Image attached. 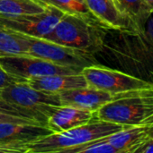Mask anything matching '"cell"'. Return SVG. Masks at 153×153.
Returning a JSON list of instances; mask_svg holds the SVG:
<instances>
[{
    "label": "cell",
    "instance_id": "obj_1",
    "mask_svg": "<svg viewBox=\"0 0 153 153\" xmlns=\"http://www.w3.org/2000/svg\"><path fill=\"white\" fill-rule=\"evenodd\" d=\"M124 72L153 83V13L136 32L121 33L106 43Z\"/></svg>",
    "mask_w": 153,
    "mask_h": 153
},
{
    "label": "cell",
    "instance_id": "obj_2",
    "mask_svg": "<svg viewBox=\"0 0 153 153\" xmlns=\"http://www.w3.org/2000/svg\"><path fill=\"white\" fill-rule=\"evenodd\" d=\"M107 30L95 21L64 13L42 39L95 56L105 49Z\"/></svg>",
    "mask_w": 153,
    "mask_h": 153
},
{
    "label": "cell",
    "instance_id": "obj_3",
    "mask_svg": "<svg viewBox=\"0 0 153 153\" xmlns=\"http://www.w3.org/2000/svg\"><path fill=\"white\" fill-rule=\"evenodd\" d=\"M129 126H124L100 119L61 133H52L26 144L27 153L65 152L88 142L107 137Z\"/></svg>",
    "mask_w": 153,
    "mask_h": 153
},
{
    "label": "cell",
    "instance_id": "obj_4",
    "mask_svg": "<svg viewBox=\"0 0 153 153\" xmlns=\"http://www.w3.org/2000/svg\"><path fill=\"white\" fill-rule=\"evenodd\" d=\"M97 119L124 126H153V88L124 93L96 112Z\"/></svg>",
    "mask_w": 153,
    "mask_h": 153
},
{
    "label": "cell",
    "instance_id": "obj_5",
    "mask_svg": "<svg viewBox=\"0 0 153 153\" xmlns=\"http://www.w3.org/2000/svg\"><path fill=\"white\" fill-rule=\"evenodd\" d=\"M27 42L28 55L39 57L58 65L70 67L78 71L98 65L94 55L66 47L42 38L31 37L20 33Z\"/></svg>",
    "mask_w": 153,
    "mask_h": 153
},
{
    "label": "cell",
    "instance_id": "obj_6",
    "mask_svg": "<svg viewBox=\"0 0 153 153\" xmlns=\"http://www.w3.org/2000/svg\"><path fill=\"white\" fill-rule=\"evenodd\" d=\"M87 85L93 88L119 95L135 90L153 88V83L124 71L111 69L99 64L82 69Z\"/></svg>",
    "mask_w": 153,
    "mask_h": 153
},
{
    "label": "cell",
    "instance_id": "obj_7",
    "mask_svg": "<svg viewBox=\"0 0 153 153\" xmlns=\"http://www.w3.org/2000/svg\"><path fill=\"white\" fill-rule=\"evenodd\" d=\"M0 98L13 105L37 111L47 118L62 106L59 93L36 90L27 82L14 83L1 89Z\"/></svg>",
    "mask_w": 153,
    "mask_h": 153
},
{
    "label": "cell",
    "instance_id": "obj_8",
    "mask_svg": "<svg viewBox=\"0 0 153 153\" xmlns=\"http://www.w3.org/2000/svg\"><path fill=\"white\" fill-rule=\"evenodd\" d=\"M64 13L52 5H46L41 13L29 14H0V25L27 36L43 38L52 30Z\"/></svg>",
    "mask_w": 153,
    "mask_h": 153
},
{
    "label": "cell",
    "instance_id": "obj_9",
    "mask_svg": "<svg viewBox=\"0 0 153 153\" xmlns=\"http://www.w3.org/2000/svg\"><path fill=\"white\" fill-rule=\"evenodd\" d=\"M0 65L11 75L29 80L32 78L53 75L72 74L81 71L55 65L44 59L29 55H14L0 57Z\"/></svg>",
    "mask_w": 153,
    "mask_h": 153
},
{
    "label": "cell",
    "instance_id": "obj_10",
    "mask_svg": "<svg viewBox=\"0 0 153 153\" xmlns=\"http://www.w3.org/2000/svg\"><path fill=\"white\" fill-rule=\"evenodd\" d=\"M84 2L98 23L106 30L121 33L137 31L133 22L121 10L115 0H84Z\"/></svg>",
    "mask_w": 153,
    "mask_h": 153
},
{
    "label": "cell",
    "instance_id": "obj_11",
    "mask_svg": "<svg viewBox=\"0 0 153 153\" xmlns=\"http://www.w3.org/2000/svg\"><path fill=\"white\" fill-rule=\"evenodd\" d=\"M124 93L113 95L109 92L93 88L91 86H87L64 91L60 92L59 95L62 106H71L87 109L92 112H96L104 105L122 97Z\"/></svg>",
    "mask_w": 153,
    "mask_h": 153
},
{
    "label": "cell",
    "instance_id": "obj_12",
    "mask_svg": "<svg viewBox=\"0 0 153 153\" xmlns=\"http://www.w3.org/2000/svg\"><path fill=\"white\" fill-rule=\"evenodd\" d=\"M50 134H52L51 130L45 126L0 123V145L24 148L27 153V143Z\"/></svg>",
    "mask_w": 153,
    "mask_h": 153
},
{
    "label": "cell",
    "instance_id": "obj_13",
    "mask_svg": "<svg viewBox=\"0 0 153 153\" xmlns=\"http://www.w3.org/2000/svg\"><path fill=\"white\" fill-rule=\"evenodd\" d=\"M97 118L96 112L71 106H60L48 118L47 126L52 133H61Z\"/></svg>",
    "mask_w": 153,
    "mask_h": 153
},
{
    "label": "cell",
    "instance_id": "obj_14",
    "mask_svg": "<svg viewBox=\"0 0 153 153\" xmlns=\"http://www.w3.org/2000/svg\"><path fill=\"white\" fill-rule=\"evenodd\" d=\"M152 136L153 126H133L107 136V140L118 153H137Z\"/></svg>",
    "mask_w": 153,
    "mask_h": 153
},
{
    "label": "cell",
    "instance_id": "obj_15",
    "mask_svg": "<svg viewBox=\"0 0 153 153\" xmlns=\"http://www.w3.org/2000/svg\"><path fill=\"white\" fill-rule=\"evenodd\" d=\"M27 83L36 90L55 93L88 86L82 73L72 74H53L36 77L29 79Z\"/></svg>",
    "mask_w": 153,
    "mask_h": 153
},
{
    "label": "cell",
    "instance_id": "obj_16",
    "mask_svg": "<svg viewBox=\"0 0 153 153\" xmlns=\"http://www.w3.org/2000/svg\"><path fill=\"white\" fill-rule=\"evenodd\" d=\"M14 55H28L27 42L19 32L0 25V57Z\"/></svg>",
    "mask_w": 153,
    "mask_h": 153
},
{
    "label": "cell",
    "instance_id": "obj_17",
    "mask_svg": "<svg viewBox=\"0 0 153 153\" xmlns=\"http://www.w3.org/2000/svg\"><path fill=\"white\" fill-rule=\"evenodd\" d=\"M115 2L130 18L137 30L144 25L152 13L144 0H115Z\"/></svg>",
    "mask_w": 153,
    "mask_h": 153
},
{
    "label": "cell",
    "instance_id": "obj_18",
    "mask_svg": "<svg viewBox=\"0 0 153 153\" xmlns=\"http://www.w3.org/2000/svg\"><path fill=\"white\" fill-rule=\"evenodd\" d=\"M45 7L37 0H0V14L5 15L38 13Z\"/></svg>",
    "mask_w": 153,
    "mask_h": 153
},
{
    "label": "cell",
    "instance_id": "obj_19",
    "mask_svg": "<svg viewBox=\"0 0 153 153\" xmlns=\"http://www.w3.org/2000/svg\"><path fill=\"white\" fill-rule=\"evenodd\" d=\"M45 5H52L64 13L79 15L98 23L96 18L87 9L84 0H37ZM99 24V23H98Z\"/></svg>",
    "mask_w": 153,
    "mask_h": 153
},
{
    "label": "cell",
    "instance_id": "obj_20",
    "mask_svg": "<svg viewBox=\"0 0 153 153\" xmlns=\"http://www.w3.org/2000/svg\"><path fill=\"white\" fill-rule=\"evenodd\" d=\"M0 113L34 120L47 126L48 118L42 114L34 110H31V109L17 106V105H13L9 103L8 101L3 100L2 98H0Z\"/></svg>",
    "mask_w": 153,
    "mask_h": 153
},
{
    "label": "cell",
    "instance_id": "obj_21",
    "mask_svg": "<svg viewBox=\"0 0 153 153\" xmlns=\"http://www.w3.org/2000/svg\"><path fill=\"white\" fill-rule=\"evenodd\" d=\"M64 153H118V151L108 142L107 137H104L69 149Z\"/></svg>",
    "mask_w": 153,
    "mask_h": 153
},
{
    "label": "cell",
    "instance_id": "obj_22",
    "mask_svg": "<svg viewBox=\"0 0 153 153\" xmlns=\"http://www.w3.org/2000/svg\"><path fill=\"white\" fill-rule=\"evenodd\" d=\"M18 82H27V80L9 74L0 65V90L11 84L18 83Z\"/></svg>",
    "mask_w": 153,
    "mask_h": 153
},
{
    "label": "cell",
    "instance_id": "obj_23",
    "mask_svg": "<svg viewBox=\"0 0 153 153\" xmlns=\"http://www.w3.org/2000/svg\"><path fill=\"white\" fill-rule=\"evenodd\" d=\"M5 122L6 123L23 124V125L43 126L42 124L37 122V121H34V120H31V119H27V118H23V117H14V116H11V115H6V114L0 113V123H5Z\"/></svg>",
    "mask_w": 153,
    "mask_h": 153
},
{
    "label": "cell",
    "instance_id": "obj_24",
    "mask_svg": "<svg viewBox=\"0 0 153 153\" xmlns=\"http://www.w3.org/2000/svg\"><path fill=\"white\" fill-rule=\"evenodd\" d=\"M0 153H26V150L16 146L0 145Z\"/></svg>",
    "mask_w": 153,
    "mask_h": 153
},
{
    "label": "cell",
    "instance_id": "obj_25",
    "mask_svg": "<svg viewBox=\"0 0 153 153\" xmlns=\"http://www.w3.org/2000/svg\"><path fill=\"white\" fill-rule=\"evenodd\" d=\"M137 153H153V136L139 149Z\"/></svg>",
    "mask_w": 153,
    "mask_h": 153
},
{
    "label": "cell",
    "instance_id": "obj_26",
    "mask_svg": "<svg viewBox=\"0 0 153 153\" xmlns=\"http://www.w3.org/2000/svg\"><path fill=\"white\" fill-rule=\"evenodd\" d=\"M144 1L147 4V5L150 7L151 11L153 13V0H144Z\"/></svg>",
    "mask_w": 153,
    "mask_h": 153
}]
</instances>
